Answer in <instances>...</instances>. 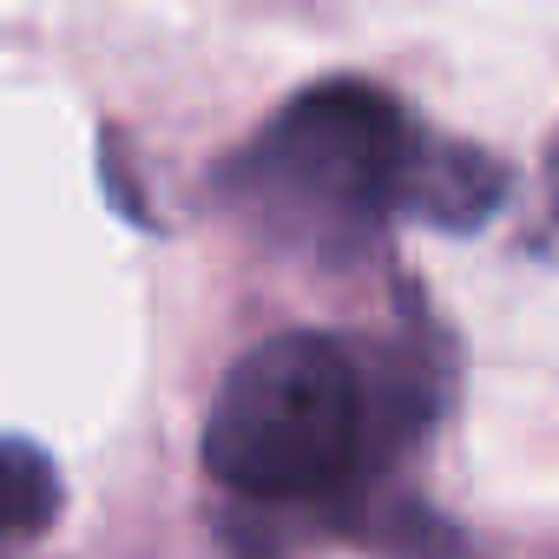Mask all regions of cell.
Instances as JSON below:
<instances>
[{
    "instance_id": "obj_5",
    "label": "cell",
    "mask_w": 559,
    "mask_h": 559,
    "mask_svg": "<svg viewBox=\"0 0 559 559\" xmlns=\"http://www.w3.org/2000/svg\"><path fill=\"white\" fill-rule=\"evenodd\" d=\"M546 198H552V217H559V139L546 145Z\"/></svg>"
},
{
    "instance_id": "obj_4",
    "label": "cell",
    "mask_w": 559,
    "mask_h": 559,
    "mask_svg": "<svg viewBox=\"0 0 559 559\" xmlns=\"http://www.w3.org/2000/svg\"><path fill=\"white\" fill-rule=\"evenodd\" d=\"M53 513H60V467L40 448L0 435V552L27 546L40 526H53Z\"/></svg>"
},
{
    "instance_id": "obj_1",
    "label": "cell",
    "mask_w": 559,
    "mask_h": 559,
    "mask_svg": "<svg viewBox=\"0 0 559 559\" xmlns=\"http://www.w3.org/2000/svg\"><path fill=\"white\" fill-rule=\"evenodd\" d=\"M376 441L362 369L330 336H270L224 376L204 467L243 500H330Z\"/></svg>"
},
{
    "instance_id": "obj_3",
    "label": "cell",
    "mask_w": 559,
    "mask_h": 559,
    "mask_svg": "<svg viewBox=\"0 0 559 559\" xmlns=\"http://www.w3.org/2000/svg\"><path fill=\"white\" fill-rule=\"evenodd\" d=\"M507 198V165L474 152V145H448V139H415L408 171L395 204L441 224V230H480Z\"/></svg>"
},
{
    "instance_id": "obj_2",
    "label": "cell",
    "mask_w": 559,
    "mask_h": 559,
    "mask_svg": "<svg viewBox=\"0 0 559 559\" xmlns=\"http://www.w3.org/2000/svg\"><path fill=\"white\" fill-rule=\"evenodd\" d=\"M415 139L421 132L382 86L330 80L297 93L270 119V132L250 145V178L276 204L317 217H362L376 204H395Z\"/></svg>"
}]
</instances>
